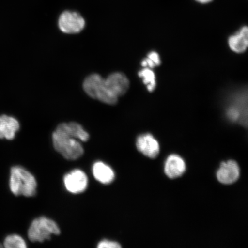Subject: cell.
<instances>
[{"instance_id":"1","label":"cell","mask_w":248,"mask_h":248,"mask_svg":"<svg viewBox=\"0 0 248 248\" xmlns=\"http://www.w3.org/2000/svg\"><path fill=\"white\" fill-rule=\"evenodd\" d=\"M52 142L55 150L67 160L78 159L84 153L81 143L63 123L60 124L52 134Z\"/></svg>"},{"instance_id":"2","label":"cell","mask_w":248,"mask_h":248,"mask_svg":"<svg viewBox=\"0 0 248 248\" xmlns=\"http://www.w3.org/2000/svg\"><path fill=\"white\" fill-rule=\"evenodd\" d=\"M9 187L16 196L33 197L36 193L37 182L32 173L23 167L14 166L11 170Z\"/></svg>"},{"instance_id":"3","label":"cell","mask_w":248,"mask_h":248,"mask_svg":"<svg viewBox=\"0 0 248 248\" xmlns=\"http://www.w3.org/2000/svg\"><path fill=\"white\" fill-rule=\"evenodd\" d=\"M83 89L89 97L108 105H115L118 98L108 91L105 79L98 74H93L86 78Z\"/></svg>"},{"instance_id":"4","label":"cell","mask_w":248,"mask_h":248,"mask_svg":"<svg viewBox=\"0 0 248 248\" xmlns=\"http://www.w3.org/2000/svg\"><path fill=\"white\" fill-rule=\"evenodd\" d=\"M60 228L53 220L40 217L33 220L30 226L28 235L30 241L42 243L50 239L52 235L60 234Z\"/></svg>"},{"instance_id":"5","label":"cell","mask_w":248,"mask_h":248,"mask_svg":"<svg viewBox=\"0 0 248 248\" xmlns=\"http://www.w3.org/2000/svg\"><path fill=\"white\" fill-rule=\"evenodd\" d=\"M226 115L232 122H238L244 125H247L248 108L247 93L238 95L229 105Z\"/></svg>"},{"instance_id":"6","label":"cell","mask_w":248,"mask_h":248,"mask_svg":"<svg viewBox=\"0 0 248 248\" xmlns=\"http://www.w3.org/2000/svg\"><path fill=\"white\" fill-rule=\"evenodd\" d=\"M58 26L63 33L75 34L81 32L84 29L85 21L77 12L65 11L59 18Z\"/></svg>"},{"instance_id":"7","label":"cell","mask_w":248,"mask_h":248,"mask_svg":"<svg viewBox=\"0 0 248 248\" xmlns=\"http://www.w3.org/2000/svg\"><path fill=\"white\" fill-rule=\"evenodd\" d=\"M64 184L68 191L73 194L81 193L88 185V179L82 170H72L64 176Z\"/></svg>"},{"instance_id":"8","label":"cell","mask_w":248,"mask_h":248,"mask_svg":"<svg viewBox=\"0 0 248 248\" xmlns=\"http://www.w3.org/2000/svg\"><path fill=\"white\" fill-rule=\"evenodd\" d=\"M105 85L111 94L119 98L125 94L129 87V82L125 74L114 73L105 79Z\"/></svg>"},{"instance_id":"9","label":"cell","mask_w":248,"mask_h":248,"mask_svg":"<svg viewBox=\"0 0 248 248\" xmlns=\"http://www.w3.org/2000/svg\"><path fill=\"white\" fill-rule=\"evenodd\" d=\"M240 176V168L233 160L223 162L217 172V178L221 184L230 185L236 182Z\"/></svg>"},{"instance_id":"10","label":"cell","mask_w":248,"mask_h":248,"mask_svg":"<svg viewBox=\"0 0 248 248\" xmlns=\"http://www.w3.org/2000/svg\"><path fill=\"white\" fill-rule=\"evenodd\" d=\"M136 147L140 153L150 158L156 157L160 152L159 142L150 133L139 136Z\"/></svg>"},{"instance_id":"11","label":"cell","mask_w":248,"mask_h":248,"mask_svg":"<svg viewBox=\"0 0 248 248\" xmlns=\"http://www.w3.org/2000/svg\"><path fill=\"white\" fill-rule=\"evenodd\" d=\"M185 170L186 164L181 157L171 155L167 158L164 166V172L169 178H178L184 174Z\"/></svg>"},{"instance_id":"12","label":"cell","mask_w":248,"mask_h":248,"mask_svg":"<svg viewBox=\"0 0 248 248\" xmlns=\"http://www.w3.org/2000/svg\"><path fill=\"white\" fill-rule=\"evenodd\" d=\"M20 129V124L15 118L7 115L0 116V139L13 140Z\"/></svg>"},{"instance_id":"13","label":"cell","mask_w":248,"mask_h":248,"mask_svg":"<svg viewBox=\"0 0 248 248\" xmlns=\"http://www.w3.org/2000/svg\"><path fill=\"white\" fill-rule=\"evenodd\" d=\"M229 45L232 51L238 54L247 50L248 45V30L246 26L241 28L238 32L229 38Z\"/></svg>"},{"instance_id":"14","label":"cell","mask_w":248,"mask_h":248,"mask_svg":"<svg viewBox=\"0 0 248 248\" xmlns=\"http://www.w3.org/2000/svg\"><path fill=\"white\" fill-rule=\"evenodd\" d=\"M93 173L98 181L103 184H109L115 178V173L110 167L102 162H97L93 166Z\"/></svg>"},{"instance_id":"15","label":"cell","mask_w":248,"mask_h":248,"mask_svg":"<svg viewBox=\"0 0 248 248\" xmlns=\"http://www.w3.org/2000/svg\"><path fill=\"white\" fill-rule=\"evenodd\" d=\"M138 74L140 77L143 78V82L147 85L148 91H154L156 86V76L154 71L147 67L140 71Z\"/></svg>"},{"instance_id":"16","label":"cell","mask_w":248,"mask_h":248,"mask_svg":"<svg viewBox=\"0 0 248 248\" xmlns=\"http://www.w3.org/2000/svg\"><path fill=\"white\" fill-rule=\"evenodd\" d=\"M4 246L7 248H26L27 245L23 238L17 234H12L6 237Z\"/></svg>"},{"instance_id":"17","label":"cell","mask_w":248,"mask_h":248,"mask_svg":"<svg viewBox=\"0 0 248 248\" xmlns=\"http://www.w3.org/2000/svg\"><path fill=\"white\" fill-rule=\"evenodd\" d=\"M161 63L159 55L156 52L152 51L147 56V58L144 59L141 62L142 67L154 68L159 66Z\"/></svg>"},{"instance_id":"18","label":"cell","mask_w":248,"mask_h":248,"mask_svg":"<svg viewBox=\"0 0 248 248\" xmlns=\"http://www.w3.org/2000/svg\"><path fill=\"white\" fill-rule=\"evenodd\" d=\"M97 247L98 248H119L122 247L117 242L104 240L98 243Z\"/></svg>"},{"instance_id":"19","label":"cell","mask_w":248,"mask_h":248,"mask_svg":"<svg viewBox=\"0 0 248 248\" xmlns=\"http://www.w3.org/2000/svg\"><path fill=\"white\" fill-rule=\"evenodd\" d=\"M197 1L201 3V4H207L212 1V0H196Z\"/></svg>"},{"instance_id":"20","label":"cell","mask_w":248,"mask_h":248,"mask_svg":"<svg viewBox=\"0 0 248 248\" xmlns=\"http://www.w3.org/2000/svg\"><path fill=\"white\" fill-rule=\"evenodd\" d=\"M2 246H1V244H0V248H2Z\"/></svg>"}]
</instances>
